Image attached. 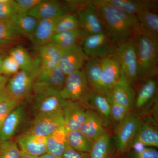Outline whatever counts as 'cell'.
I'll use <instances>...</instances> for the list:
<instances>
[{"instance_id":"cell-44","label":"cell","mask_w":158,"mask_h":158,"mask_svg":"<svg viewBox=\"0 0 158 158\" xmlns=\"http://www.w3.org/2000/svg\"><path fill=\"white\" fill-rule=\"evenodd\" d=\"M17 42V41H5V40L1 41L0 40V53H3L6 48L14 45Z\"/></svg>"},{"instance_id":"cell-34","label":"cell","mask_w":158,"mask_h":158,"mask_svg":"<svg viewBox=\"0 0 158 158\" xmlns=\"http://www.w3.org/2000/svg\"><path fill=\"white\" fill-rule=\"evenodd\" d=\"M79 29L80 26L77 15L69 13L58 18L55 27V34L75 31Z\"/></svg>"},{"instance_id":"cell-37","label":"cell","mask_w":158,"mask_h":158,"mask_svg":"<svg viewBox=\"0 0 158 158\" xmlns=\"http://www.w3.org/2000/svg\"><path fill=\"white\" fill-rule=\"evenodd\" d=\"M106 95L110 104L111 119L119 123L131 113V110L114 102L109 94Z\"/></svg>"},{"instance_id":"cell-30","label":"cell","mask_w":158,"mask_h":158,"mask_svg":"<svg viewBox=\"0 0 158 158\" xmlns=\"http://www.w3.org/2000/svg\"><path fill=\"white\" fill-rule=\"evenodd\" d=\"M141 29L158 40V15L150 10L141 11L136 15Z\"/></svg>"},{"instance_id":"cell-27","label":"cell","mask_w":158,"mask_h":158,"mask_svg":"<svg viewBox=\"0 0 158 158\" xmlns=\"http://www.w3.org/2000/svg\"><path fill=\"white\" fill-rule=\"evenodd\" d=\"M86 35L81 29H79L75 31L55 34L51 42L64 50L75 45H81Z\"/></svg>"},{"instance_id":"cell-9","label":"cell","mask_w":158,"mask_h":158,"mask_svg":"<svg viewBox=\"0 0 158 158\" xmlns=\"http://www.w3.org/2000/svg\"><path fill=\"white\" fill-rule=\"evenodd\" d=\"M80 29L87 35L106 33L98 9L90 2L77 13Z\"/></svg>"},{"instance_id":"cell-39","label":"cell","mask_w":158,"mask_h":158,"mask_svg":"<svg viewBox=\"0 0 158 158\" xmlns=\"http://www.w3.org/2000/svg\"><path fill=\"white\" fill-rule=\"evenodd\" d=\"M21 37L10 21L0 22V40L18 41Z\"/></svg>"},{"instance_id":"cell-46","label":"cell","mask_w":158,"mask_h":158,"mask_svg":"<svg viewBox=\"0 0 158 158\" xmlns=\"http://www.w3.org/2000/svg\"><path fill=\"white\" fill-rule=\"evenodd\" d=\"M9 81L8 77L0 75V87H5Z\"/></svg>"},{"instance_id":"cell-19","label":"cell","mask_w":158,"mask_h":158,"mask_svg":"<svg viewBox=\"0 0 158 158\" xmlns=\"http://www.w3.org/2000/svg\"><path fill=\"white\" fill-rule=\"evenodd\" d=\"M59 18L38 21L34 34L30 38L36 47L39 48L51 42L55 34V27Z\"/></svg>"},{"instance_id":"cell-24","label":"cell","mask_w":158,"mask_h":158,"mask_svg":"<svg viewBox=\"0 0 158 158\" xmlns=\"http://www.w3.org/2000/svg\"><path fill=\"white\" fill-rule=\"evenodd\" d=\"M129 14L136 15L141 11L156 9L157 2L151 0H106Z\"/></svg>"},{"instance_id":"cell-22","label":"cell","mask_w":158,"mask_h":158,"mask_svg":"<svg viewBox=\"0 0 158 158\" xmlns=\"http://www.w3.org/2000/svg\"><path fill=\"white\" fill-rule=\"evenodd\" d=\"M62 49L50 42L39 48L40 69H52L59 66Z\"/></svg>"},{"instance_id":"cell-28","label":"cell","mask_w":158,"mask_h":158,"mask_svg":"<svg viewBox=\"0 0 158 158\" xmlns=\"http://www.w3.org/2000/svg\"><path fill=\"white\" fill-rule=\"evenodd\" d=\"M157 91V85L154 79L144 80L135 95L134 107L138 110L145 107L155 97Z\"/></svg>"},{"instance_id":"cell-18","label":"cell","mask_w":158,"mask_h":158,"mask_svg":"<svg viewBox=\"0 0 158 158\" xmlns=\"http://www.w3.org/2000/svg\"><path fill=\"white\" fill-rule=\"evenodd\" d=\"M87 110L77 102L65 100L62 112L65 126L67 129H80L86 117Z\"/></svg>"},{"instance_id":"cell-25","label":"cell","mask_w":158,"mask_h":158,"mask_svg":"<svg viewBox=\"0 0 158 158\" xmlns=\"http://www.w3.org/2000/svg\"><path fill=\"white\" fill-rule=\"evenodd\" d=\"M134 143L146 147H158V129L152 120L142 122L132 144Z\"/></svg>"},{"instance_id":"cell-48","label":"cell","mask_w":158,"mask_h":158,"mask_svg":"<svg viewBox=\"0 0 158 158\" xmlns=\"http://www.w3.org/2000/svg\"><path fill=\"white\" fill-rule=\"evenodd\" d=\"M38 158H58L56 157L55 156L52 155H51L50 154L47 153L39 157Z\"/></svg>"},{"instance_id":"cell-14","label":"cell","mask_w":158,"mask_h":158,"mask_svg":"<svg viewBox=\"0 0 158 158\" xmlns=\"http://www.w3.org/2000/svg\"><path fill=\"white\" fill-rule=\"evenodd\" d=\"M69 13L64 3L55 0H43L27 14L39 21L56 18Z\"/></svg>"},{"instance_id":"cell-16","label":"cell","mask_w":158,"mask_h":158,"mask_svg":"<svg viewBox=\"0 0 158 158\" xmlns=\"http://www.w3.org/2000/svg\"><path fill=\"white\" fill-rule=\"evenodd\" d=\"M25 116V107L22 103L10 112L0 127V141L11 140L17 133Z\"/></svg>"},{"instance_id":"cell-6","label":"cell","mask_w":158,"mask_h":158,"mask_svg":"<svg viewBox=\"0 0 158 158\" xmlns=\"http://www.w3.org/2000/svg\"><path fill=\"white\" fill-rule=\"evenodd\" d=\"M38 72L20 70L14 74L6 86L10 98L21 102L27 98L34 89Z\"/></svg>"},{"instance_id":"cell-23","label":"cell","mask_w":158,"mask_h":158,"mask_svg":"<svg viewBox=\"0 0 158 158\" xmlns=\"http://www.w3.org/2000/svg\"><path fill=\"white\" fill-rule=\"evenodd\" d=\"M84 71L88 85L92 90L106 94L102 83L101 59L88 58L85 63Z\"/></svg>"},{"instance_id":"cell-40","label":"cell","mask_w":158,"mask_h":158,"mask_svg":"<svg viewBox=\"0 0 158 158\" xmlns=\"http://www.w3.org/2000/svg\"><path fill=\"white\" fill-rule=\"evenodd\" d=\"M20 68L17 63L11 56H6L2 62V73L6 75H14L19 71Z\"/></svg>"},{"instance_id":"cell-49","label":"cell","mask_w":158,"mask_h":158,"mask_svg":"<svg viewBox=\"0 0 158 158\" xmlns=\"http://www.w3.org/2000/svg\"><path fill=\"white\" fill-rule=\"evenodd\" d=\"M5 56H4V54L3 53H0V75L2 74V62Z\"/></svg>"},{"instance_id":"cell-12","label":"cell","mask_w":158,"mask_h":158,"mask_svg":"<svg viewBox=\"0 0 158 158\" xmlns=\"http://www.w3.org/2000/svg\"><path fill=\"white\" fill-rule=\"evenodd\" d=\"M88 59L81 46L77 45L62 50L59 66L66 75L81 70Z\"/></svg>"},{"instance_id":"cell-29","label":"cell","mask_w":158,"mask_h":158,"mask_svg":"<svg viewBox=\"0 0 158 158\" xmlns=\"http://www.w3.org/2000/svg\"><path fill=\"white\" fill-rule=\"evenodd\" d=\"M9 21L21 36H26L30 39L34 34L39 20L27 14H18Z\"/></svg>"},{"instance_id":"cell-13","label":"cell","mask_w":158,"mask_h":158,"mask_svg":"<svg viewBox=\"0 0 158 158\" xmlns=\"http://www.w3.org/2000/svg\"><path fill=\"white\" fill-rule=\"evenodd\" d=\"M20 150L39 158L47 153V137L37 135L27 131L19 136L16 142Z\"/></svg>"},{"instance_id":"cell-10","label":"cell","mask_w":158,"mask_h":158,"mask_svg":"<svg viewBox=\"0 0 158 158\" xmlns=\"http://www.w3.org/2000/svg\"><path fill=\"white\" fill-rule=\"evenodd\" d=\"M35 94L36 98L33 106L35 115L62 110L65 100L62 98L60 91L47 89Z\"/></svg>"},{"instance_id":"cell-8","label":"cell","mask_w":158,"mask_h":158,"mask_svg":"<svg viewBox=\"0 0 158 158\" xmlns=\"http://www.w3.org/2000/svg\"><path fill=\"white\" fill-rule=\"evenodd\" d=\"M63 125H65V122L62 110L35 115L32 126L27 131L47 137Z\"/></svg>"},{"instance_id":"cell-42","label":"cell","mask_w":158,"mask_h":158,"mask_svg":"<svg viewBox=\"0 0 158 158\" xmlns=\"http://www.w3.org/2000/svg\"><path fill=\"white\" fill-rule=\"evenodd\" d=\"M43 0H16L18 9L19 14H27L37 5L41 2Z\"/></svg>"},{"instance_id":"cell-21","label":"cell","mask_w":158,"mask_h":158,"mask_svg":"<svg viewBox=\"0 0 158 158\" xmlns=\"http://www.w3.org/2000/svg\"><path fill=\"white\" fill-rule=\"evenodd\" d=\"M68 131L66 127L63 125L47 137L48 153L58 158H62L63 153L68 145Z\"/></svg>"},{"instance_id":"cell-33","label":"cell","mask_w":158,"mask_h":158,"mask_svg":"<svg viewBox=\"0 0 158 158\" xmlns=\"http://www.w3.org/2000/svg\"><path fill=\"white\" fill-rule=\"evenodd\" d=\"M111 150V139L106 131L94 142L89 153V158H109Z\"/></svg>"},{"instance_id":"cell-2","label":"cell","mask_w":158,"mask_h":158,"mask_svg":"<svg viewBox=\"0 0 158 158\" xmlns=\"http://www.w3.org/2000/svg\"><path fill=\"white\" fill-rule=\"evenodd\" d=\"M134 40L138 59V81L153 78L158 72V40L141 29Z\"/></svg>"},{"instance_id":"cell-11","label":"cell","mask_w":158,"mask_h":158,"mask_svg":"<svg viewBox=\"0 0 158 158\" xmlns=\"http://www.w3.org/2000/svg\"><path fill=\"white\" fill-rule=\"evenodd\" d=\"M66 77L59 66L52 69L39 68L33 90L35 93L47 89L60 91L64 86Z\"/></svg>"},{"instance_id":"cell-43","label":"cell","mask_w":158,"mask_h":158,"mask_svg":"<svg viewBox=\"0 0 158 158\" xmlns=\"http://www.w3.org/2000/svg\"><path fill=\"white\" fill-rule=\"evenodd\" d=\"M62 158H89V153L77 151L68 145Z\"/></svg>"},{"instance_id":"cell-38","label":"cell","mask_w":158,"mask_h":158,"mask_svg":"<svg viewBox=\"0 0 158 158\" xmlns=\"http://www.w3.org/2000/svg\"><path fill=\"white\" fill-rule=\"evenodd\" d=\"M20 153L16 142L0 141V158H19Z\"/></svg>"},{"instance_id":"cell-7","label":"cell","mask_w":158,"mask_h":158,"mask_svg":"<svg viewBox=\"0 0 158 158\" xmlns=\"http://www.w3.org/2000/svg\"><path fill=\"white\" fill-rule=\"evenodd\" d=\"M106 33L86 35L81 44L88 58L102 59L114 55L116 46Z\"/></svg>"},{"instance_id":"cell-47","label":"cell","mask_w":158,"mask_h":158,"mask_svg":"<svg viewBox=\"0 0 158 158\" xmlns=\"http://www.w3.org/2000/svg\"><path fill=\"white\" fill-rule=\"evenodd\" d=\"M19 158H38L21 152Z\"/></svg>"},{"instance_id":"cell-32","label":"cell","mask_w":158,"mask_h":158,"mask_svg":"<svg viewBox=\"0 0 158 158\" xmlns=\"http://www.w3.org/2000/svg\"><path fill=\"white\" fill-rule=\"evenodd\" d=\"M89 101L92 109L96 110L103 120L106 121L112 120L110 104L106 94L92 90Z\"/></svg>"},{"instance_id":"cell-15","label":"cell","mask_w":158,"mask_h":158,"mask_svg":"<svg viewBox=\"0 0 158 158\" xmlns=\"http://www.w3.org/2000/svg\"><path fill=\"white\" fill-rule=\"evenodd\" d=\"M101 65L102 83L106 94L120 78L121 69L118 59L114 55L101 59Z\"/></svg>"},{"instance_id":"cell-36","label":"cell","mask_w":158,"mask_h":158,"mask_svg":"<svg viewBox=\"0 0 158 158\" xmlns=\"http://www.w3.org/2000/svg\"><path fill=\"white\" fill-rule=\"evenodd\" d=\"M18 14V9L15 1L0 0V22L9 21Z\"/></svg>"},{"instance_id":"cell-41","label":"cell","mask_w":158,"mask_h":158,"mask_svg":"<svg viewBox=\"0 0 158 158\" xmlns=\"http://www.w3.org/2000/svg\"><path fill=\"white\" fill-rule=\"evenodd\" d=\"M22 103V102L9 99L0 105V127L10 112Z\"/></svg>"},{"instance_id":"cell-35","label":"cell","mask_w":158,"mask_h":158,"mask_svg":"<svg viewBox=\"0 0 158 158\" xmlns=\"http://www.w3.org/2000/svg\"><path fill=\"white\" fill-rule=\"evenodd\" d=\"M130 151L124 158H158V152L155 148L146 147L139 143H133Z\"/></svg>"},{"instance_id":"cell-4","label":"cell","mask_w":158,"mask_h":158,"mask_svg":"<svg viewBox=\"0 0 158 158\" xmlns=\"http://www.w3.org/2000/svg\"><path fill=\"white\" fill-rule=\"evenodd\" d=\"M114 55L119 62L122 74L132 85L138 81V59L134 39L117 44Z\"/></svg>"},{"instance_id":"cell-3","label":"cell","mask_w":158,"mask_h":158,"mask_svg":"<svg viewBox=\"0 0 158 158\" xmlns=\"http://www.w3.org/2000/svg\"><path fill=\"white\" fill-rule=\"evenodd\" d=\"M92 90L89 87L83 69L66 76L64 86L60 93L64 99L77 102L86 109L91 110L89 98Z\"/></svg>"},{"instance_id":"cell-5","label":"cell","mask_w":158,"mask_h":158,"mask_svg":"<svg viewBox=\"0 0 158 158\" xmlns=\"http://www.w3.org/2000/svg\"><path fill=\"white\" fill-rule=\"evenodd\" d=\"M142 122L139 116L131 112L118 123L116 131V144L118 153H125L130 149Z\"/></svg>"},{"instance_id":"cell-31","label":"cell","mask_w":158,"mask_h":158,"mask_svg":"<svg viewBox=\"0 0 158 158\" xmlns=\"http://www.w3.org/2000/svg\"><path fill=\"white\" fill-rule=\"evenodd\" d=\"M67 138L69 145L71 148L77 151L88 153L94 142L80 130H68Z\"/></svg>"},{"instance_id":"cell-45","label":"cell","mask_w":158,"mask_h":158,"mask_svg":"<svg viewBox=\"0 0 158 158\" xmlns=\"http://www.w3.org/2000/svg\"><path fill=\"white\" fill-rule=\"evenodd\" d=\"M6 86L0 87V105L9 99H11L6 91Z\"/></svg>"},{"instance_id":"cell-20","label":"cell","mask_w":158,"mask_h":158,"mask_svg":"<svg viewBox=\"0 0 158 158\" xmlns=\"http://www.w3.org/2000/svg\"><path fill=\"white\" fill-rule=\"evenodd\" d=\"M79 130L94 141L106 132L103 119L90 110H87L86 117Z\"/></svg>"},{"instance_id":"cell-17","label":"cell","mask_w":158,"mask_h":158,"mask_svg":"<svg viewBox=\"0 0 158 158\" xmlns=\"http://www.w3.org/2000/svg\"><path fill=\"white\" fill-rule=\"evenodd\" d=\"M107 94L114 102L131 110L135 106V93L132 85L122 74L118 82L110 93Z\"/></svg>"},{"instance_id":"cell-26","label":"cell","mask_w":158,"mask_h":158,"mask_svg":"<svg viewBox=\"0 0 158 158\" xmlns=\"http://www.w3.org/2000/svg\"><path fill=\"white\" fill-rule=\"evenodd\" d=\"M9 56L15 60L21 70L37 73L39 70L38 59L34 61L28 52L21 45L15 46L9 51Z\"/></svg>"},{"instance_id":"cell-1","label":"cell","mask_w":158,"mask_h":158,"mask_svg":"<svg viewBox=\"0 0 158 158\" xmlns=\"http://www.w3.org/2000/svg\"><path fill=\"white\" fill-rule=\"evenodd\" d=\"M101 16L105 32L112 43L118 44L134 39L141 31L136 15L129 14L106 0H93Z\"/></svg>"}]
</instances>
